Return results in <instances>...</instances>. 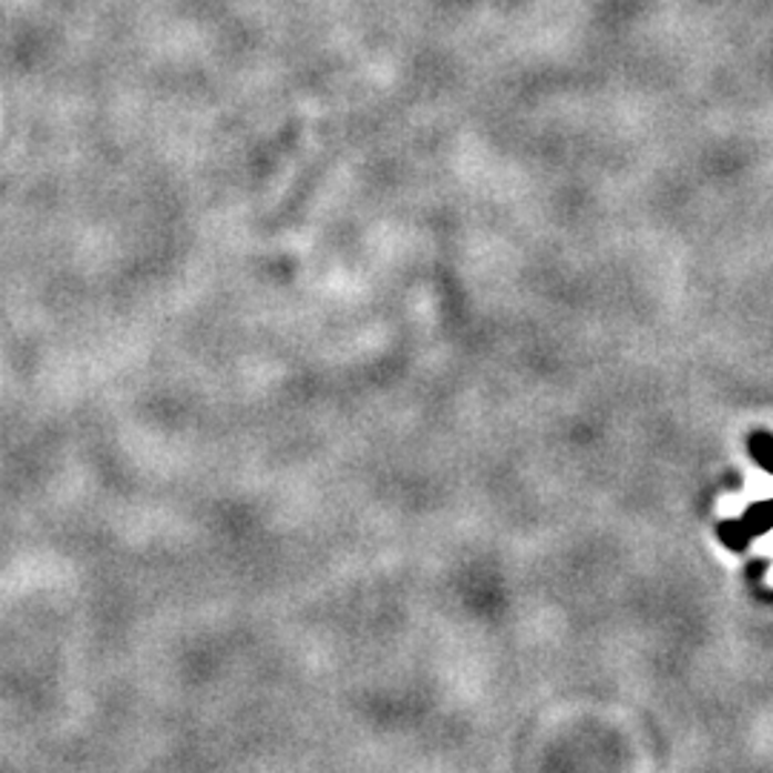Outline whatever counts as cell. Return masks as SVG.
Returning a JSON list of instances; mask_svg holds the SVG:
<instances>
[{
    "mask_svg": "<svg viewBox=\"0 0 773 773\" xmlns=\"http://www.w3.org/2000/svg\"><path fill=\"white\" fill-rule=\"evenodd\" d=\"M748 453H751L753 462L773 476V433H767V430H753V433L748 435Z\"/></svg>",
    "mask_w": 773,
    "mask_h": 773,
    "instance_id": "cell-2",
    "label": "cell"
},
{
    "mask_svg": "<svg viewBox=\"0 0 773 773\" xmlns=\"http://www.w3.org/2000/svg\"><path fill=\"white\" fill-rule=\"evenodd\" d=\"M742 522H745L748 533L753 539H760L765 533L773 530V498L771 502H756L751 504L745 513H742Z\"/></svg>",
    "mask_w": 773,
    "mask_h": 773,
    "instance_id": "cell-1",
    "label": "cell"
},
{
    "mask_svg": "<svg viewBox=\"0 0 773 773\" xmlns=\"http://www.w3.org/2000/svg\"><path fill=\"white\" fill-rule=\"evenodd\" d=\"M717 533H719V539H722V545L731 547V550L736 553L748 550V545H751L753 539L742 518H728V522H722V525L717 527Z\"/></svg>",
    "mask_w": 773,
    "mask_h": 773,
    "instance_id": "cell-3",
    "label": "cell"
}]
</instances>
